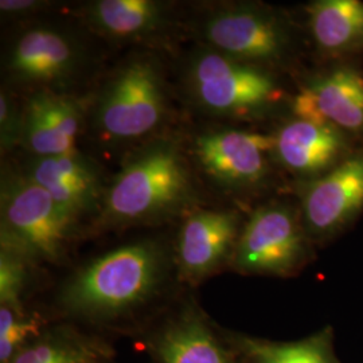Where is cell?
Listing matches in <instances>:
<instances>
[{
  "instance_id": "1",
  "label": "cell",
  "mask_w": 363,
  "mask_h": 363,
  "mask_svg": "<svg viewBox=\"0 0 363 363\" xmlns=\"http://www.w3.org/2000/svg\"><path fill=\"white\" fill-rule=\"evenodd\" d=\"M164 256L154 242L117 247L79 269L62 288L66 311L89 319L121 315L143 304L160 286Z\"/></svg>"
},
{
  "instance_id": "2",
  "label": "cell",
  "mask_w": 363,
  "mask_h": 363,
  "mask_svg": "<svg viewBox=\"0 0 363 363\" xmlns=\"http://www.w3.org/2000/svg\"><path fill=\"white\" fill-rule=\"evenodd\" d=\"M193 183L178 150L156 142L117 174L104 196V217L128 225L163 220L186 208L194 196Z\"/></svg>"
},
{
  "instance_id": "3",
  "label": "cell",
  "mask_w": 363,
  "mask_h": 363,
  "mask_svg": "<svg viewBox=\"0 0 363 363\" xmlns=\"http://www.w3.org/2000/svg\"><path fill=\"white\" fill-rule=\"evenodd\" d=\"M0 198L1 249L27 262L60 259L77 218L28 177L6 179Z\"/></svg>"
},
{
  "instance_id": "4",
  "label": "cell",
  "mask_w": 363,
  "mask_h": 363,
  "mask_svg": "<svg viewBox=\"0 0 363 363\" xmlns=\"http://www.w3.org/2000/svg\"><path fill=\"white\" fill-rule=\"evenodd\" d=\"M202 30L213 50L269 72L288 64L298 49L289 21L261 4L220 9L208 15Z\"/></svg>"
},
{
  "instance_id": "5",
  "label": "cell",
  "mask_w": 363,
  "mask_h": 363,
  "mask_svg": "<svg viewBox=\"0 0 363 363\" xmlns=\"http://www.w3.org/2000/svg\"><path fill=\"white\" fill-rule=\"evenodd\" d=\"M189 84L198 104L208 112L228 116L264 113L284 96L272 72L217 50L195 55L189 69Z\"/></svg>"
},
{
  "instance_id": "6",
  "label": "cell",
  "mask_w": 363,
  "mask_h": 363,
  "mask_svg": "<svg viewBox=\"0 0 363 363\" xmlns=\"http://www.w3.org/2000/svg\"><path fill=\"white\" fill-rule=\"evenodd\" d=\"M308 234L301 214L288 205L257 208L234 247V267L250 274L288 276L308 257Z\"/></svg>"
},
{
  "instance_id": "7",
  "label": "cell",
  "mask_w": 363,
  "mask_h": 363,
  "mask_svg": "<svg viewBox=\"0 0 363 363\" xmlns=\"http://www.w3.org/2000/svg\"><path fill=\"white\" fill-rule=\"evenodd\" d=\"M164 116V91L155 65L145 60L124 66L106 85L97 105L99 128L112 139H136Z\"/></svg>"
},
{
  "instance_id": "8",
  "label": "cell",
  "mask_w": 363,
  "mask_h": 363,
  "mask_svg": "<svg viewBox=\"0 0 363 363\" xmlns=\"http://www.w3.org/2000/svg\"><path fill=\"white\" fill-rule=\"evenodd\" d=\"M362 211V150L300 187V214L311 240L323 241L340 233Z\"/></svg>"
},
{
  "instance_id": "9",
  "label": "cell",
  "mask_w": 363,
  "mask_h": 363,
  "mask_svg": "<svg viewBox=\"0 0 363 363\" xmlns=\"http://www.w3.org/2000/svg\"><path fill=\"white\" fill-rule=\"evenodd\" d=\"M298 118L327 124L350 138L363 135V72L359 66L337 62L315 76L294 100Z\"/></svg>"
},
{
  "instance_id": "10",
  "label": "cell",
  "mask_w": 363,
  "mask_h": 363,
  "mask_svg": "<svg viewBox=\"0 0 363 363\" xmlns=\"http://www.w3.org/2000/svg\"><path fill=\"white\" fill-rule=\"evenodd\" d=\"M273 147V135L242 130L210 132L195 144L203 169L222 184L240 190L267 181Z\"/></svg>"
},
{
  "instance_id": "11",
  "label": "cell",
  "mask_w": 363,
  "mask_h": 363,
  "mask_svg": "<svg viewBox=\"0 0 363 363\" xmlns=\"http://www.w3.org/2000/svg\"><path fill=\"white\" fill-rule=\"evenodd\" d=\"M81 60V48L70 34L39 25L26 28L13 40L7 69L27 85L60 86L76 74Z\"/></svg>"
},
{
  "instance_id": "12",
  "label": "cell",
  "mask_w": 363,
  "mask_h": 363,
  "mask_svg": "<svg viewBox=\"0 0 363 363\" xmlns=\"http://www.w3.org/2000/svg\"><path fill=\"white\" fill-rule=\"evenodd\" d=\"M273 138L277 162L306 181L325 175L354 152L350 136L342 130L298 117L286 123Z\"/></svg>"
},
{
  "instance_id": "13",
  "label": "cell",
  "mask_w": 363,
  "mask_h": 363,
  "mask_svg": "<svg viewBox=\"0 0 363 363\" xmlns=\"http://www.w3.org/2000/svg\"><path fill=\"white\" fill-rule=\"evenodd\" d=\"M238 237L240 217L235 211L205 210L191 214L178 240L182 274L190 281L208 277L233 255Z\"/></svg>"
},
{
  "instance_id": "14",
  "label": "cell",
  "mask_w": 363,
  "mask_h": 363,
  "mask_svg": "<svg viewBox=\"0 0 363 363\" xmlns=\"http://www.w3.org/2000/svg\"><path fill=\"white\" fill-rule=\"evenodd\" d=\"M54 201L74 218L97 208L101 199V182L97 169L85 156L76 152L35 157L27 171Z\"/></svg>"
},
{
  "instance_id": "15",
  "label": "cell",
  "mask_w": 363,
  "mask_h": 363,
  "mask_svg": "<svg viewBox=\"0 0 363 363\" xmlns=\"http://www.w3.org/2000/svg\"><path fill=\"white\" fill-rule=\"evenodd\" d=\"M81 109L70 97L52 91L34 94L23 112L22 143L37 157L76 152Z\"/></svg>"
},
{
  "instance_id": "16",
  "label": "cell",
  "mask_w": 363,
  "mask_h": 363,
  "mask_svg": "<svg viewBox=\"0 0 363 363\" xmlns=\"http://www.w3.org/2000/svg\"><path fill=\"white\" fill-rule=\"evenodd\" d=\"M306 13L312 42L322 57L337 64L363 54V1L316 0Z\"/></svg>"
},
{
  "instance_id": "17",
  "label": "cell",
  "mask_w": 363,
  "mask_h": 363,
  "mask_svg": "<svg viewBox=\"0 0 363 363\" xmlns=\"http://www.w3.org/2000/svg\"><path fill=\"white\" fill-rule=\"evenodd\" d=\"M156 352L163 363H232L208 325L187 313L156 339Z\"/></svg>"
},
{
  "instance_id": "18",
  "label": "cell",
  "mask_w": 363,
  "mask_h": 363,
  "mask_svg": "<svg viewBox=\"0 0 363 363\" xmlns=\"http://www.w3.org/2000/svg\"><path fill=\"white\" fill-rule=\"evenodd\" d=\"M91 25L112 38H140L156 31L164 7L152 0H99L89 6Z\"/></svg>"
},
{
  "instance_id": "19",
  "label": "cell",
  "mask_w": 363,
  "mask_h": 363,
  "mask_svg": "<svg viewBox=\"0 0 363 363\" xmlns=\"http://www.w3.org/2000/svg\"><path fill=\"white\" fill-rule=\"evenodd\" d=\"M106 354L100 342L72 328H55L30 342L10 363H101Z\"/></svg>"
},
{
  "instance_id": "20",
  "label": "cell",
  "mask_w": 363,
  "mask_h": 363,
  "mask_svg": "<svg viewBox=\"0 0 363 363\" xmlns=\"http://www.w3.org/2000/svg\"><path fill=\"white\" fill-rule=\"evenodd\" d=\"M240 342L253 363H339L328 331L292 343H272L252 337H242Z\"/></svg>"
},
{
  "instance_id": "21",
  "label": "cell",
  "mask_w": 363,
  "mask_h": 363,
  "mask_svg": "<svg viewBox=\"0 0 363 363\" xmlns=\"http://www.w3.org/2000/svg\"><path fill=\"white\" fill-rule=\"evenodd\" d=\"M37 335L40 334L35 319L28 318L22 308L0 306V362H11Z\"/></svg>"
},
{
  "instance_id": "22",
  "label": "cell",
  "mask_w": 363,
  "mask_h": 363,
  "mask_svg": "<svg viewBox=\"0 0 363 363\" xmlns=\"http://www.w3.org/2000/svg\"><path fill=\"white\" fill-rule=\"evenodd\" d=\"M27 261L1 249L0 256V306L22 308L21 298L26 286Z\"/></svg>"
},
{
  "instance_id": "23",
  "label": "cell",
  "mask_w": 363,
  "mask_h": 363,
  "mask_svg": "<svg viewBox=\"0 0 363 363\" xmlns=\"http://www.w3.org/2000/svg\"><path fill=\"white\" fill-rule=\"evenodd\" d=\"M23 113H19L9 93L0 96V142L3 150H10L16 143H22Z\"/></svg>"
},
{
  "instance_id": "24",
  "label": "cell",
  "mask_w": 363,
  "mask_h": 363,
  "mask_svg": "<svg viewBox=\"0 0 363 363\" xmlns=\"http://www.w3.org/2000/svg\"><path fill=\"white\" fill-rule=\"evenodd\" d=\"M42 3L33 0H3L0 1V10L3 13H25L27 11L38 10Z\"/></svg>"
}]
</instances>
